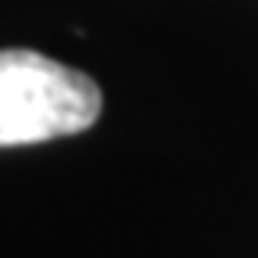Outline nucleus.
I'll list each match as a JSON object with an SVG mask.
<instances>
[{"mask_svg": "<svg viewBox=\"0 0 258 258\" xmlns=\"http://www.w3.org/2000/svg\"><path fill=\"white\" fill-rule=\"evenodd\" d=\"M101 86L36 50H0V147L83 133L101 115Z\"/></svg>", "mask_w": 258, "mask_h": 258, "instance_id": "f257e3e1", "label": "nucleus"}]
</instances>
